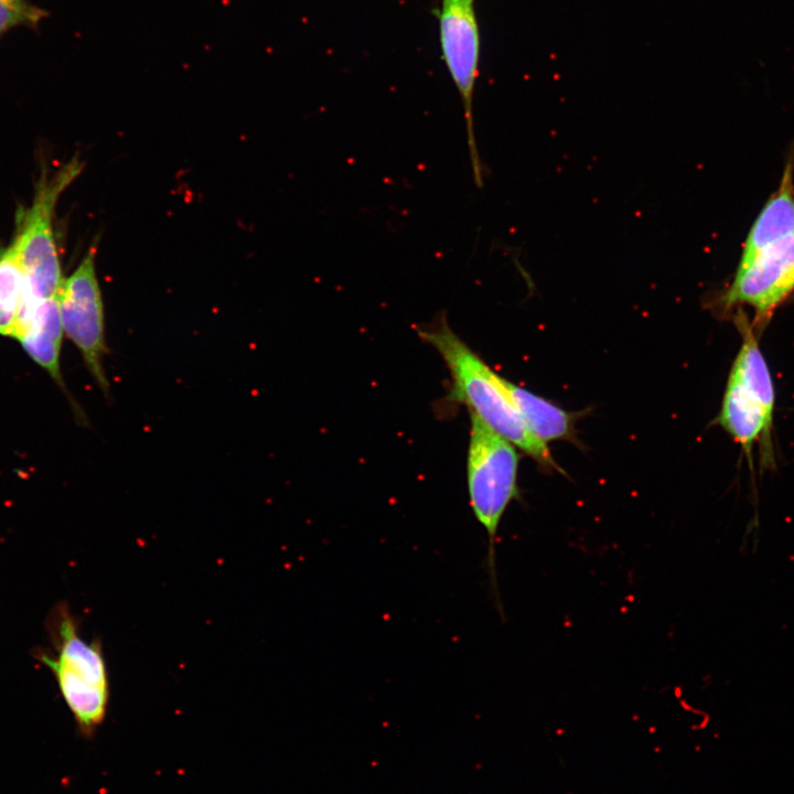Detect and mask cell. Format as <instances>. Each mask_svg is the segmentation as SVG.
<instances>
[{
	"mask_svg": "<svg viewBox=\"0 0 794 794\" xmlns=\"http://www.w3.org/2000/svg\"><path fill=\"white\" fill-rule=\"evenodd\" d=\"M442 357L452 379L450 398L463 404L494 432L533 457L539 464L558 469L546 443L526 429L504 384L495 373L448 324L439 318L418 331Z\"/></svg>",
	"mask_w": 794,
	"mask_h": 794,
	"instance_id": "cell-1",
	"label": "cell"
},
{
	"mask_svg": "<svg viewBox=\"0 0 794 794\" xmlns=\"http://www.w3.org/2000/svg\"><path fill=\"white\" fill-rule=\"evenodd\" d=\"M47 626L56 653H40L37 658L53 673L78 732L90 738L104 723L110 699L101 643L82 637L78 620L65 602L54 608Z\"/></svg>",
	"mask_w": 794,
	"mask_h": 794,
	"instance_id": "cell-2",
	"label": "cell"
},
{
	"mask_svg": "<svg viewBox=\"0 0 794 794\" xmlns=\"http://www.w3.org/2000/svg\"><path fill=\"white\" fill-rule=\"evenodd\" d=\"M742 335L718 417L720 426L751 455L757 443L763 444L764 460H773L771 432L774 414V386L766 361L745 316H737Z\"/></svg>",
	"mask_w": 794,
	"mask_h": 794,
	"instance_id": "cell-4",
	"label": "cell"
},
{
	"mask_svg": "<svg viewBox=\"0 0 794 794\" xmlns=\"http://www.w3.org/2000/svg\"><path fill=\"white\" fill-rule=\"evenodd\" d=\"M504 384L533 437L544 443L568 437L571 431V416L567 411L505 378Z\"/></svg>",
	"mask_w": 794,
	"mask_h": 794,
	"instance_id": "cell-11",
	"label": "cell"
},
{
	"mask_svg": "<svg viewBox=\"0 0 794 794\" xmlns=\"http://www.w3.org/2000/svg\"><path fill=\"white\" fill-rule=\"evenodd\" d=\"M45 15V10L28 0H0V37L18 26L35 29Z\"/></svg>",
	"mask_w": 794,
	"mask_h": 794,
	"instance_id": "cell-13",
	"label": "cell"
},
{
	"mask_svg": "<svg viewBox=\"0 0 794 794\" xmlns=\"http://www.w3.org/2000/svg\"><path fill=\"white\" fill-rule=\"evenodd\" d=\"M794 291V234L738 266L729 288L720 298L723 309L748 305L757 321H766Z\"/></svg>",
	"mask_w": 794,
	"mask_h": 794,
	"instance_id": "cell-8",
	"label": "cell"
},
{
	"mask_svg": "<svg viewBox=\"0 0 794 794\" xmlns=\"http://www.w3.org/2000/svg\"><path fill=\"white\" fill-rule=\"evenodd\" d=\"M25 290L14 243L0 253V334L14 335Z\"/></svg>",
	"mask_w": 794,
	"mask_h": 794,
	"instance_id": "cell-12",
	"label": "cell"
},
{
	"mask_svg": "<svg viewBox=\"0 0 794 794\" xmlns=\"http://www.w3.org/2000/svg\"><path fill=\"white\" fill-rule=\"evenodd\" d=\"M58 304L64 334L78 348L95 383L108 396L110 388L104 358L109 350L94 249L88 250L74 272L64 279Z\"/></svg>",
	"mask_w": 794,
	"mask_h": 794,
	"instance_id": "cell-7",
	"label": "cell"
},
{
	"mask_svg": "<svg viewBox=\"0 0 794 794\" xmlns=\"http://www.w3.org/2000/svg\"><path fill=\"white\" fill-rule=\"evenodd\" d=\"M474 4L475 0H440L433 13L439 23L441 58L463 105L473 180L478 187H482L483 167L476 147L472 111L481 49Z\"/></svg>",
	"mask_w": 794,
	"mask_h": 794,
	"instance_id": "cell-6",
	"label": "cell"
},
{
	"mask_svg": "<svg viewBox=\"0 0 794 794\" xmlns=\"http://www.w3.org/2000/svg\"><path fill=\"white\" fill-rule=\"evenodd\" d=\"M64 335L58 294L36 304L19 323L14 336L28 355L62 387L60 356Z\"/></svg>",
	"mask_w": 794,
	"mask_h": 794,
	"instance_id": "cell-9",
	"label": "cell"
},
{
	"mask_svg": "<svg viewBox=\"0 0 794 794\" xmlns=\"http://www.w3.org/2000/svg\"><path fill=\"white\" fill-rule=\"evenodd\" d=\"M517 448L471 415L466 460L469 502L475 519L487 536L486 571L496 610L504 616L501 603L496 544L501 521L513 500L518 497Z\"/></svg>",
	"mask_w": 794,
	"mask_h": 794,
	"instance_id": "cell-3",
	"label": "cell"
},
{
	"mask_svg": "<svg viewBox=\"0 0 794 794\" xmlns=\"http://www.w3.org/2000/svg\"><path fill=\"white\" fill-rule=\"evenodd\" d=\"M77 167H67L51 182L40 185L25 213L14 245L24 272L25 290L18 324L40 302L58 294L63 277L53 235V208L58 194L72 181ZM17 324V326H18Z\"/></svg>",
	"mask_w": 794,
	"mask_h": 794,
	"instance_id": "cell-5",
	"label": "cell"
},
{
	"mask_svg": "<svg viewBox=\"0 0 794 794\" xmlns=\"http://www.w3.org/2000/svg\"><path fill=\"white\" fill-rule=\"evenodd\" d=\"M794 167L786 163L779 189L765 203L743 244L738 266H744L776 242L794 234Z\"/></svg>",
	"mask_w": 794,
	"mask_h": 794,
	"instance_id": "cell-10",
	"label": "cell"
}]
</instances>
